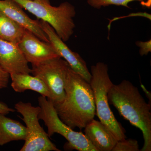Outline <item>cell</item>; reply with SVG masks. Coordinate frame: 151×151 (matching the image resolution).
I'll return each mask as SVG.
<instances>
[{
    "instance_id": "obj_1",
    "label": "cell",
    "mask_w": 151,
    "mask_h": 151,
    "mask_svg": "<svg viewBox=\"0 0 151 151\" xmlns=\"http://www.w3.org/2000/svg\"><path fill=\"white\" fill-rule=\"evenodd\" d=\"M64 90L65 96L63 101L53 104L59 119L72 129L76 128L84 129L96 115L91 85L69 66Z\"/></svg>"
},
{
    "instance_id": "obj_2",
    "label": "cell",
    "mask_w": 151,
    "mask_h": 151,
    "mask_svg": "<svg viewBox=\"0 0 151 151\" xmlns=\"http://www.w3.org/2000/svg\"><path fill=\"white\" fill-rule=\"evenodd\" d=\"M108 103L132 126L142 131L144 143L141 151H151V105L138 88L128 80L113 84L108 93Z\"/></svg>"
},
{
    "instance_id": "obj_3",
    "label": "cell",
    "mask_w": 151,
    "mask_h": 151,
    "mask_svg": "<svg viewBox=\"0 0 151 151\" xmlns=\"http://www.w3.org/2000/svg\"><path fill=\"white\" fill-rule=\"evenodd\" d=\"M37 18L48 24L64 42L73 35L75 27V8L65 2L58 6L50 5L49 0H13Z\"/></svg>"
},
{
    "instance_id": "obj_4",
    "label": "cell",
    "mask_w": 151,
    "mask_h": 151,
    "mask_svg": "<svg viewBox=\"0 0 151 151\" xmlns=\"http://www.w3.org/2000/svg\"><path fill=\"white\" fill-rule=\"evenodd\" d=\"M108 71V65L104 63L98 62L92 65L89 84L94 94L96 115L118 141L122 140L127 138L126 131L116 120L108 103V92L113 84Z\"/></svg>"
},
{
    "instance_id": "obj_5",
    "label": "cell",
    "mask_w": 151,
    "mask_h": 151,
    "mask_svg": "<svg viewBox=\"0 0 151 151\" xmlns=\"http://www.w3.org/2000/svg\"><path fill=\"white\" fill-rule=\"evenodd\" d=\"M38 101L40 108L38 118L43 121L47 127V133L49 137L57 133L67 140L68 142L67 147L71 150L97 151L84 134L73 131L60 120L51 101L42 95L39 97Z\"/></svg>"
},
{
    "instance_id": "obj_6",
    "label": "cell",
    "mask_w": 151,
    "mask_h": 151,
    "mask_svg": "<svg viewBox=\"0 0 151 151\" xmlns=\"http://www.w3.org/2000/svg\"><path fill=\"white\" fill-rule=\"evenodd\" d=\"M14 107L22 116V119L26 125L27 132L24 145L20 151H60L52 142L47 133L40 124V106L34 107L31 103L20 101L15 105Z\"/></svg>"
},
{
    "instance_id": "obj_7",
    "label": "cell",
    "mask_w": 151,
    "mask_h": 151,
    "mask_svg": "<svg viewBox=\"0 0 151 151\" xmlns=\"http://www.w3.org/2000/svg\"><path fill=\"white\" fill-rule=\"evenodd\" d=\"M32 65V73L45 84L53 104L62 102L65 96L64 85L69 65L60 57Z\"/></svg>"
},
{
    "instance_id": "obj_8",
    "label": "cell",
    "mask_w": 151,
    "mask_h": 151,
    "mask_svg": "<svg viewBox=\"0 0 151 151\" xmlns=\"http://www.w3.org/2000/svg\"><path fill=\"white\" fill-rule=\"evenodd\" d=\"M40 23L42 29L57 54L68 63L72 70L81 75L89 83L91 74L85 60L79 54L72 51L69 48L48 24L42 21Z\"/></svg>"
},
{
    "instance_id": "obj_9",
    "label": "cell",
    "mask_w": 151,
    "mask_h": 151,
    "mask_svg": "<svg viewBox=\"0 0 151 151\" xmlns=\"http://www.w3.org/2000/svg\"><path fill=\"white\" fill-rule=\"evenodd\" d=\"M17 45L26 59L32 65L60 57L51 43L41 40L27 29Z\"/></svg>"
},
{
    "instance_id": "obj_10",
    "label": "cell",
    "mask_w": 151,
    "mask_h": 151,
    "mask_svg": "<svg viewBox=\"0 0 151 151\" xmlns=\"http://www.w3.org/2000/svg\"><path fill=\"white\" fill-rule=\"evenodd\" d=\"M24 55L17 44L0 39V66L9 74L32 73Z\"/></svg>"
},
{
    "instance_id": "obj_11",
    "label": "cell",
    "mask_w": 151,
    "mask_h": 151,
    "mask_svg": "<svg viewBox=\"0 0 151 151\" xmlns=\"http://www.w3.org/2000/svg\"><path fill=\"white\" fill-rule=\"evenodd\" d=\"M0 12L33 33L41 40L50 43L40 22L30 18L13 0H0Z\"/></svg>"
},
{
    "instance_id": "obj_12",
    "label": "cell",
    "mask_w": 151,
    "mask_h": 151,
    "mask_svg": "<svg viewBox=\"0 0 151 151\" xmlns=\"http://www.w3.org/2000/svg\"><path fill=\"white\" fill-rule=\"evenodd\" d=\"M84 135L97 151H112L118 140L101 122L93 119L84 128Z\"/></svg>"
},
{
    "instance_id": "obj_13",
    "label": "cell",
    "mask_w": 151,
    "mask_h": 151,
    "mask_svg": "<svg viewBox=\"0 0 151 151\" xmlns=\"http://www.w3.org/2000/svg\"><path fill=\"white\" fill-rule=\"evenodd\" d=\"M12 79V87L15 92H23L31 90L40 93L42 96L50 99V93L42 80L36 76H32L29 73H16L10 74Z\"/></svg>"
},
{
    "instance_id": "obj_14",
    "label": "cell",
    "mask_w": 151,
    "mask_h": 151,
    "mask_svg": "<svg viewBox=\"0 0 151 151\" xmlns=\"http://www.w3.org/2000/svg\"><path fill=\"white\" fill-rule=\"evenodd\" d=\"M26 127L18 121L0 114V146L14 141L24 140Z\"/></svg>"
},
{
    "instance_id": "obj_15",
    "label": "cell",
    "mask_w": 151,
    "mask_h": 151,
    "mask_svg": "<svg viewBox=\"0 0 151 151\" xmlns=\"http://www.w3.org/2000/svg\"><path fill=\"white\" fill-rule=\"evenodd\" d=\"M26 29L0 12V39L17 44L20 41Z\"/></svg>"
},
{
    "instance_id": "obj_16",
    "label": "cell",
    "mask_w": 151,
    "mask_h": 151,
    "mask_svg": "<svg viewBox=\"0 0 151 151\" xmlns=\"http://www.w3.org/2000/svg\"><path fill=\"white\" fill-rule=\"evenodd\" d=\"M145 2V0H87V3L89 6L96 9H101L102 7L108 6L111 5L123 6L127 8L130 9L128 5L129 3L132 1Z\"/></svg>"
},
{
    "instance_id": "obj_17",
    "label": "cell",
    "mask_w": 151,
    "mask_h": 151,
    "mask_svg": "<svg viewBox=\"0 0 151 151\" xmlns=\"http://www.w3.org/2000/svg\"><path fill=\"white\" fill-rule=\"evenodd\" d=\"M140 150L137 141L126 139L118 141L112 151H139Z\"/></svg>"
},
{
    "instance_id": "obj_18",
    "label": "cell",
    "mask_w": 151,
    "mask_h": 151,
    "mask_svg": "<svg viewBox=\"0 0 151 151\" xmlns=\"http://www.w3.org/2000/svg\"><path fill=\"white\" fill-rule=\"evenodd\" d=\"M136 45L140 47L139 54L141 56L147 55L151 51V40L148 41H137L136 42Z\"/></svg>"
},
{
    "instance_id": "obj_19",
    "label": "cell",
    "mask_w": 151,
    "mask_h": 151,
    "mask_svg": "<svg viewBox=\"0 0 151 151\" xmlns=\"http://www.w3.org/2000/svg\"><path fill=\"white\" fill-rule=\"evenodd\" d=\"M10 74L0 66V90L7 87Z\"/></svg>"
},
{
    "instance_id": "obj_20",
    "label": "cell",
    "mask_w": 151,
    "mask_h": 151,
    "mask_svg": "<svg viewBox=\"0 0 151 151\" xmlns=\"http://www.w3.org/2000/svg\"><path fill=\"white\" fill-rule=\"evenodd\" d=\"M15 110L9 108L4 103L0 102V114L7 115L10 112H15Z\"/></svg>"
},
{
    "instance_id": "obj_21",
    "label": "cell",
    "mask_w": 151,
    "mask_h": 151,
    "mask_svg": "<svg viewBox=\"0 0 151 151\" xmlns=\"http://www.w3.org/2000/svg\"><path fill=\"white\" fill-rule=\"evenodd\" d=\"M141 87L142 88L143 90H144V92H145V93L146 95H147V97L149 98V100H150L151 101V96L150 92H149L147 90V89H146L145 87L144 86L143 84H141Z\"/></svg>"
}]
</instances>
